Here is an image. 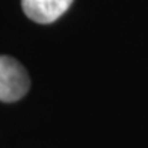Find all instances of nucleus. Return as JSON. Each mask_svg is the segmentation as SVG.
Listing matches in <instances>:
<instances>
[{
	"label": "nucleus",
	"mask_w": 148,
	"mask_h": 148,
	"mask_svg": "<svg viewBox=\"0 0 148 148\" xmlns=\"http://www.w3.org/2000/svg\"><path fill=\"white\" fill-rule=\"evenodd\" d=\"M30 79L17 59L0 55V101L14 103L27 94Z\"/></svg>",
	"instance_id": "f257e3e1"
},
{
	"label": "nucleus",
	"mask_w": 148,
	"mask_h": 148,
	"mask_svg": "<svg viewBox=\"0 0 148 148\" xmlns=\"http://www.w3.org/2000/svg\"><path fill=\"white\" fill-rule=\"evenodd\" d=\"M73 0H21L24 14L32 21L39 24H50L62 17Z\"/></svg>",
	"instance_id": "f03ea898"
}]
</instances>
